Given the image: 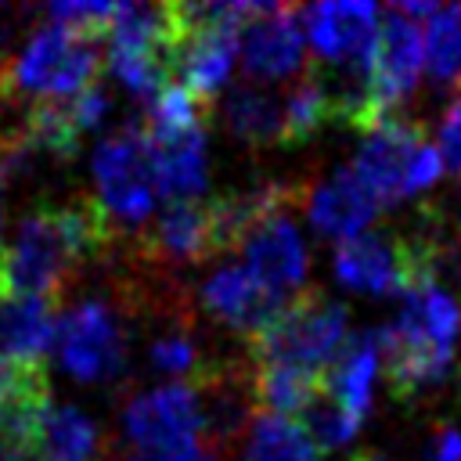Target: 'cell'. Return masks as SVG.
Wrapping results in <instances>:
<instances>
[{
  "mask_svg": "<svg viewBox=\"0 0 461 461\" xmlns=\"http://www.w3.org/2000/svg\"><path fill=\"white\" fill-rule=\"evenodd\" d=\"M115 220L104 212L97 194L50 198L29 209L0 256V288L4 295L47 299L61 306V295L94 259L112 256Z\"/></svg>",
  "mask_w": 461,
  "mask_h": 461,
  "instance_id": "cell-1",
  "label": "cell"
},
{
  "mask_svg": "<svg viewBox=\"0 0 461 461\" xmlns=\"http://www.w3.org/2000/svg\"><path fill=\"white\" fill-rule=\"evenodd\" d=\"M461 335V306L439 281H418L403 292L400 313L382 328V364L396 400H414L436 389Z\"/></svg>",
  "mask_w": 461,
  "mask_h": 461,
  "instance_id": "cell-2",
  "label": "cell"
},
{
  "mask_svg": "<svg viewBox=\"0 0 461 461\" xmlns=\"http://www.w3.org/2000/svg\"><path fill=\"white\" fill-rule=\"evenodd\" d=\"M108 47L58 22H43L22 50L0 65V104H43L83 94L97 83Z\"/></svg>",
  "mask_w": 461,
  "mask_h": 461,
  "instance_id": "cell-3",
  "label": "cell"
},
{
  "mask_svg": "<svg viewBox=\"0 0 461 461\" xmlns=\"http://www.w3.org/2000/svg\"><path fill=\"white\" fill-rule=\"evenodd\" d=\"M346 342H349L346 306L321 295V292L303 288L245 346H249L252 364H292V367H303V371L328 375V367L339 360Z\"/></svg>",
  "mask_w": 461,
  "mask_h": 461,
  "instance_id": "cell-4",
  "label": "cell"
},
{
  "mask_svg": "<svg viewBox=\"0 0 461 461\" xmlns=\"http://www.w3.org/2000/svg\"><path fill=\"white\" fill-rule=\"evenodd\" d=\"M443 169V155L436 144H429L425 126L400 112L364 130V144L353 158V173L378 198V205H396L432 187Z\"/></svg>",
  "mask_w": 461,
  "mask_h": 461,
  "instance_id": "cell-5",
  "label": "cell"
},
{
  "mask_svg": "<svg viewBox=\"0 0 461 461\" xmlns=\"http://www.w3.org/2000/svg\"><path fill=\"white\" fill-rule=\"evenodd\" d=\"M54 349L61 367L76 382H108L119 378L126 367L130 353V335H126V317L119 303L112 299H83L58 317L54 331Z\"/></svg>",
  "mask_w": 461,
  "mask_h": 461,
  "instance_id": "cell-6",
  "label": "cell"
},
{
  "mask_svg": "<svg viewBox=\"0 0 461 461\" xmlns=\"http://www.w3.org/2000/svg\"><path fill=\"white\" fill-rule=\"evenodd\" d=\"M94 180H97V202L115 220V227L140 223L151 216L158 198V176H155L151 140L140 122H130L97 144Z\"/></svg>",
  "mask_w": 461,
  "mask_h": 461,
  "instance_id": "cell-7",
  "label": "cell"
},
{
  "mask_svg": "<svg viewBox=\"0 0 461 461\" xmlns=\"http://www.w3.org/2000/svg\"><path fill=\"white\" fill-rule=\"evenodd\" d=\"M122 432L133 450H187L205 447V414L191 382L155 385L122 407Z\"/></svg>",
  "mask_w": 461,
  "mask_h": 461,
  "instance_id": "cell-8",
  "label": "cell"
},
{
  "mask_svg": "<svg viewBox=\"0 0 461 461\" xmlns=\"http://www.w3.org/2000/svg\"><path fill=\"white\" fill-rule=\"evenodd\" d=\"M425 68V25L389 7L378 25V43L371 58V101L378 115H396V108L414 94Z\"/></svg>",
  "mask_w": 461,
  "mask_h": 461,
  "instance_id": "cell-9",
  "label": "cell"
},
{
  "mask_svg": "<svg viewBox=\"0 0 461 461\" xmlns=\"http://www.w3.org/2000/svg\"><path fill=\"white\" fill-rule=\"evenodd\" d=\"M198 306L209 321L230 328L249 342L288 306V299L267 288L245 263H223L212 267L209 277L198 285Z\"/></svg>",
  "mask_w": 461,
  "mask_h": 461,
  "instance_id": "cell-10",
  "label": "cell"
},
{
  "mask_svg": "<svg viewBox=\"0 0 461 461\" xmlns=\"http://www.w3.org/2000/svg\"><path fill=\"white\" fill-rule=\"evenodd\" d=\"M375 4H313L303 7V29L313 54L342 72H367L378 43Z\"/></svg>",
  "mask_w": 461,
  "mask_h": 461,
  "instance_id": "cell-11",
  "label": "cell"
},
{
  "mask_svg": "<svg viewBox=\"0 0 461 461\" xmlns=\"http://www.w3.org/2000/svg\"><path fill=\"white\" fill-rule=\"evenodd\" d=\"M306 29L303 7L270 4L259 18H252L241 32V68L252 83H274L306 72Z\"/></svg>",
  "mask_w": 461,
  "mask_h": 461,
  "instance_id": "cell-12",
  "label": "cell"
},
{
  "mask_svg": "<svg viewBox=\"0 0 461 461\" xmlns=\"http://www.w3.org/2000/svg\"><path fill=\"white\" fill-rule=\"evenodd\" d=\"M245 267L267 285L274 288L277 295L292 299L303 292V277H306V267H310V256H306V241L292 220V209L288 212H277L270 220H263L241 245H238Z\"/></svg>",
  "mask_w": 461,
  "mask_h": 461,
  "instance_id": "cell-13",
  "label": "cell"
},
{
  "mask_svg": "<svg viewBox=\"0 0 461 461\" xmlns=\"http://www.w3.org/2000/svg\"><path fill=\"white\" fill-rule=\"evenodd\" d=\"M140 256L144 263H198L216 256V234H212V216L209 202H169L151 227H144L140 238Z\"/></svg>",
  "mask_w": 461,
  "mask_h": 461,
  "instance_id": "cell-14",
  "label": "cell"
},
{
  "mask_svg": "<svg viewBox=\"0 0 461 461\" xmlns=\"http://www.w3.org/2000/svg\"><path fill=\"white\" fill-rule=\"evenodd\" d=\"M238 58H241V32L230 29L184 32L173 43V83L187 86L198 101L209 104L230 83Z\"/></svg>",
  "mask_w": 461,
  "mask_h": 461,
  "instance_id": "cell-15",
  "label": "cell"
},
{
  "mask_svg": "<svg viewBox=\"0 0 461 461\" xmlns=\"http://www.w3.org/2000/svg\"><path fill=\"white\" fill-rule=\"evenodd\" d=\"M303 209L317 234L349 241L367 230V223L378 212V198L364 187V180L353 169H335L324 184L306 187Z\"/></svg>",
  "mask_w": 461,
  "mask_h": 461,
  "instance_id": "cell-16",
  "label": "cell"
},
{
  "mask_svg": "<svg viewBox=\"0 0 461 461\" xmlns=\"http://www.w3.org/2000/svg\"><path fill=\"white\" fill-rule=\"evenodd\" d=\"M25 461H108L101 425L72 403H50L40 418Z\"/></svg>",
  "mask_w": 461,
  "mask_h": 461,
  "instance_id": "cell-17",
  "label": "cell"
},
{
  "mask_svg": "<svg viewBox=\"0 0 461 461\" xmlns=\"http://www.w3.org/2000/svg\"><path fill=\"white\" fill-rule=\"evenodd\" d=\"M158 194L169 202H194L209 180V140L205 130H184L166 137H148Z\"/></svg>",
  "mask_w": 461,
  "mask_h": 461,
  "instance_id": "cell-18",
  "label": "cell"
},
{
  "mask_svg": "<svg viewBox=\"0 0 461 461\" xmlns=\"http://www.w3.org/2000/svg\"><path fill=\"white\" fill-rule=\"evenodd\" d=\"M58 306L47 299L0 295V360L7 364H43L54 346Z\"/></svg>",
  "mask_w": 461,
  "mask_h": 461,
  "instance_id": "cell-19",
  "label": "cell"
},
{
  "mask_svg": "<svg viewBox=\"0 0 461 461\" xmlns=\"http://www.w3.org/2000/svg\"><path fill=\"white\" fill-rule=\"evenodd\" d=\"M378 371H382V328H367V331L349 335L346 349L328 367L324 382H328V393L342 407H349L357 418H367L375 403Z\"/></svg>",
  "mask_w": 461,
  "mask_h": 461,
  "instance_id": "cell-20",
  "label": "cell"
},
{
  "mask_svg": "<svg viewBox=\"0 0 461 461\" xmlns=\"http://www.w3.org/2000/svg\"><path fill=\"white\" fill-rule=\"evenodd\" d=\"M220 119L227 126V133H234L238 140L263 148V144H281V130H285V101H277L270 90H263L259 83H245L234 86L223 97Z\"/></svg>",
  "mask_w": 461,
  "mask_h": 461,
  "instance_id": "cell-21",
  "label": "cell"
},
{
  "mask_svg": "<svg viewBox=\"0 0 461 461\" xmlns=\"http://www.w3.org/2000/svg\"><path fill=\"white\" fill-rule=\"evenodd\" d=\"M324 389V375L303 371L292 364H252V393L263 414H281V418H299L317 393Z\"/></svg>",
  "mask_w": 461,
  "mask_h": 461,
  "instance_id": "cell-22",
  "label": "cell"
},
{
  "mask_svg": "<svg viewBox=\"0 0 461 461\" xmlns=\"http://www.w3.org/2000/svg\"><path fill=\"white\" fill-rule=\"evenodd\" d=\"M335 119V97L328 86V76L321 68H306L288 97H285V130H281V144H306L310 137H317L328 122Z\"/></svg>",
  "mask_w": 461,
  "mask_h": 461,
  "instance_id": "cell-23",
  "label": "cell"
},
{
  "mask_svg": "<svg viewBox=\"0 0 461 461\" xmlns=\"http://www.w3.org/2000/svg\"><path fill=\"white\" fill-rule=\"evenodd\" d=\"M241 461H321V450L299 429V421L281 414H256L241 439Z\"/></svg>",
  "mask_w": 461,
  "mask_h": 461,
  "instance_id": "cell-24",
  "label": "cell"
},
{
  "mask_svg": "<svg viewBox=\"0 0 461 461\" xmlns=\"http://www.w3.org/2000/svg\"><path fill=\"white\" fill-rule=\"evenodd\" d=\"M148 360H151L155 371L173 375L176 382H194V378L212 364V360L202 353L198 335L191 331L187 313L173 317L169 328H162V331L151 339V346H148Z\"/></svg>",
  "mask_w": 461,
  "mask_h": 461,
  "instance_id": "cell-25",
  "label": "cell"
},
{
  "mask_svg": "<svg viewBox=\"0 0 461 461\" xmlns=\"http://www.w3.org/2000/svg\"><path fill=\"white\" fill-rule=\"evenodd\" d=\"M425 68L439 83L461 86V4L439 7L425 22Z\"/></svg>",
  "mask_w": 461,
  "mask_h": 461,
  "instance_id": "cell-26",
  "label": "cell"
},
{
  "mask_svg": "<svg viewBox=\"0 0 461 461\" xmlns=\"http://www.w3.org/2000/svg\"><path fill=\"white\" fill-rule=\"evenodd\" d=\"M360 421H364V418H357L349 407H342V403L328 393V382H324V389L317 393V400L299 414V429L310 436V443H313L317 450H339V447H346V443L360 432Z\"/></svg>",
  "mask_w": 461,
  "mask_h": 461,
  "instance_id": "cell-27",
  "label": "cell"
},
{
  "mask_svg": "<svg viewBox=\"0 0 461 461\" xmlns=\"http://www.w3.org/2000/svg\"><path fill=\"white\" fill-rule=\"evenodd\" d=\"M436 148H439V155H443V166L461 173V94H457V97L447 104V112H443Z\"/></svg>",
  "mask_w": 461,
  "mask_h": 461,
  "instance_id": "cell-28",
  "label": "cell"
},
{
  "mask_svg": "<svg viewBox=\"0 0 461 461\" xmlns=\"http://www.w3.org/2000/svg\"><path fill=\"white\" fill-rule=\"evenodd\" d=\"M425 461H461V429L443 425L425 454Z\"/></svg>",
  "mask_w": 461,
  "mask_h": 461,
  "instance_id": "cell-29",
  "label": "cell"
},
{
  "mask_svg": "<svg viewBox=\"0 0 461 461\" xmlns=\"http://www.w3.org/2000/svg\"><path fill=\"white\" fill-rule=\"evenodd\" d=\"M130 461H220L205 447H187V450H133Z\"/></svg>",
  "mask_w": 461,
  "mask_h": 461,
  "instance_id": "cell-30",
  "label": "cell"
},
{
  "mask_svg": "<svg viewBox=\"0 0 461 461\" xmlns=\"http://www.w3.org/2000/svg\"><path fill=\"white\" fill-rule=\"evenodd\" d=\"M346 461H382V457L371 454V450H360V454H353V457H346Z\"/></svg>",
  "mask_w": 461,
  "mask_h": 461,
  "instance_id": "cell-31",
  "label": "cell"
},
{
  "mask_svg": "<svg viewBox=\"0 0 461 461\" xmlns=\"http://www.w3.org/2000/svg\"><path fill=\"white\" fill-rule=\"evenodd\" d=\"M0 256H4V238H0ZM0 295H4V288H0Z\"/></svg>",
  "mask_w": 461,
  "mask_h": 461,
  "instance_id": "cell-32",
  "label": "cell"
},
{
  "mask_svg": "<svg viewBox=\"0 0 461 461\" xmlns=\"http://www.w3.org/2000/svg\"><path fill=\"white\" fill-rule=\"evenodd\" d=\"M457 198H461V187H457Z\"/></svg>",
  "mask_w": 461,
  "mask_h": 461,
  "instance_id": "cell-33",
  "label": "cell"
},
{
  "mask_svg": "<svg viewBox=\"0 0 461 461\" xmlns=\"http://www.w3.org/2000/svg\"><path fill=\"white\" fill-rule=\"evenodd\" d=\"M0 191H4V184H0Z\"/></svg>",
  "mask_w": 461,
  "mask_h": 461,
  "instance_id": "cell-34",
  "label": "cell"
}]
</instances>
